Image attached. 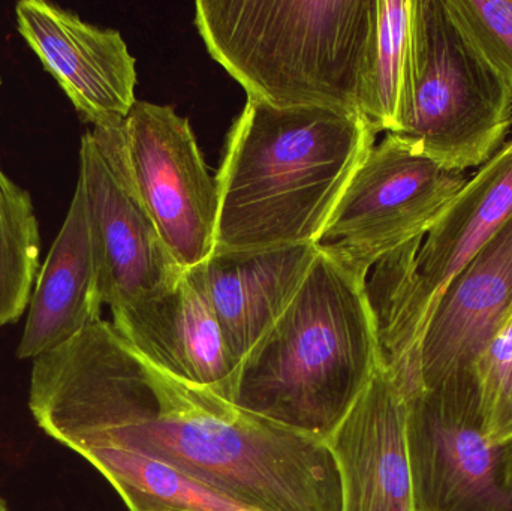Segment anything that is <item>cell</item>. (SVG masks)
Listing matches in <instances>:
<instances>
[{
    "mask_svg": "<svg viewBox=\"0 0 512 511\" xmlns=\"http://www.w3.org/2000/svg\"><path fill=\"white\" fill-rule=\"evenodd\" d=\"M366 284L319 248L286 311L240 363L234 404L327 440L382 365Z\"/></svg>",
    "mask_w": 512,
    "mask_h": 511,
    "instance_id": "obj_3",
    "label": "cell"
},
{
    "mask_svg": "<svg viewBox=\"0 0 512 511\" xmlns=\"http://www.w3.org/2000/svg\"><path fill=\"white\" fill-rule=\"evenodd\" d=\"M475 377L484 434L493 443L512 440V317L487 348Z\"/></svg>",
    "mask_w": 512,
    "mask_h": 511,
    "instance_id": "obj_20",
    "label": "cell"
},
{
    "mask_svg": "<svg viewBox=\"0 0 512 511\" xmlns=\"http://www.w3.org/2000/svg\"><path fill=\"white\" fill-rule=\"evenodd\" d=\"M84 459L116 489L129 511H255L144 456L93 452Z\"/></svg>",
    "mask_w": 512,
    "mask_h": 511,
    "instance_id": "obj_17",
    "label": "cell"
},
{
    "mask_svg": "<svg viewBox=\"0 0 512 511\" xmlns=\"http://www.w3.org/2000/svg\"><path fill=\"white\" fill-rule=\"evenodd\" d=\"M29 408L81 458L144 456L255 511H342L325 441L161 371L102 318L33 360Z\"/></svg>",
    "mask_w": 512,
    "mask_h": 511,
    "instance_id": "obj_1",
    "label": "cell"
},
{
    "mask_svg": "<svg viewBox=\"0 0 512 511\" xmlns=\"http://www.w3.org/2000/svg\"><path fill=\"white\" fill-rule=\"evenodd\" d=\"M512 215V140L469 177L429 233L373 266L367 296L382 365L405 398L421 390L420 345L451 282Z\"/></svg>",
    "mask_w": 512,
    "mask_h": 511,
    "instance_id": "obj_5",
    "label": "cell"
},
{
    "mask_svg": "<svg viewBox=\"0 0 512 511\" xmlns=\"http://www.w3.org/2000/svg\"><path fill=\"white\" fill-rule=\"evenodd\" d=\"M451 14L512 89V0H447Z\"/></svg>",
    "mask_w": 512,
    "mask_h": 511,
    "instance_id": "obj_21",
    "label": "cell"
},
{
    "mask_svg": "<svg viewBox=\"0 0 512 511\" xmlns=\"http://www.w3.org/2000/svg\"><path fill=\"white\" fill-rule=\"evenodd\" d=\"M412 0H378V23L361 87L360 113L378 134H397L408 69Z\"/></svg>",
    "mask_w": 512,
    "mask_h": 511,
    "instance_id": "obj_18",
    "label": "cell"
},
{
    "mask_svg": "<svg viewBox=\"0 0 512 511\" xmlns=\"http://www.w3.org/2000/svg\"><path fill=\"white\" fill-rule=\"evenodd\" d=\"M468 179L465 171L445 167L411 141L387 134L349 179L319 248L369 276L382 258L423 239Z\"/></svg>",
    "mask_w": 512,
    "mask_h": 511,
    "instance_id": "obj_7",
    "label": "cell"
},
{
    "mask_svg": "<svg viewBox=\"0 0 512 511\" xmlns=\"http://www.w3.org/2000/svg\"><path fill=\"white\" fill-rule=\"evenodd\" d=\"M0 86H2V78H0Z\"/></svg>",
    "mask_w": 512,
    "mask_h": 511,
    "instance_id": "obj_23",
    "label": "cell"
},
{
    "mask_svg": "<svg viewBox=\"0 0 512 511\" xmlns=\"http://www.w3.org/2000/svg\"><path fill=\"white\" fill-rule=\"evenodd\" d=\"M41 234L32 197L0 165V329L20 320L38 278Z\"/></svg>",
    "mask_w": 512,
    "mask_h": 511,
    "instance_id": "obj_19",
    "label": "cell"
},
{
    "mask_svg": "<svg viewBox=\"0 0 512 511\" xmlns=\"http://www.w3.org/2000/svg\"><path fill=\"white\" fill-rule=\"evenodd\" d=\"M414 511H512V440L484 434L477 377L406 398Z\"/></svg>",
    "mask_w": 512,
    "mask_h": 511,
    "instance_id": "obj_8",
    "label": "cell"
},
{
    "mask_svg": "<svg viewBox=\"0 0 512 511\" xmlns=\"http://www.w3.org/2000/svg\"><path fill=\"white\" fill-rule=\"evenodd\" d=\"M378 0H197L213 59L248 98L360 114Z\"/></svg>",
    "mask_w": 512,
    "mask_h": 511,
    "instance_id": "obj_4",
    "label": "cell"
},
{
    "mask_svg": "<svg viewBox=\"0 0 512 511\" xmlns=\"http://www.w3.org/2000/svg\"><path fill=\"white\" fill-rule=\"evenodd\" d=\"M512 89L457 23L447 0H412L397 134L454 170L483 167L507 143Z\"/></svg>",
    "mask_w": 512,
    "mask_h": 511,
    "instance_id": "obj_6",
    "label": "cell"
},
{
    "mask_svg": "<svg viewBox=\"0 0 512 511\" xmlns=\"http://www.w3.org/2000/svg\"><path fill=\"white\" fill-rule=\"evenodd\" d=\"M120 129L81 137L84 195L102 302L111 312L170 290L185 270L165 246L123 158Z\"/></svg>",
    "mask_w": 512,
    "mask_h": 511,
    "instance_id": "obj_10",
    "label": "cell"
},
{
    "mask_svg": "<svg viewBox=\"0 0 512 511\" xmlns=\"http://www.w3.org/2000/svg\"><path fill=\"white\" fill-rule=\"evenodd\" d=\"M325 443L339 471L342 511H414L406 398L384 365Z\"/></svg>",
    "mask_w": 512,
    "mask_h": 511,
    "instance_id": "obj_13",
    "label": "cell"
},
{
    "mask_svg": "<svg viewBox=\"0 0 512 511\" xmlns=\"http://www.w3.org/2000/svg\"><path fill=\"white\" fill-rule=\"evenodd\" d=\"M111 314L117 332L147 362L233 402L239 365L192 270L170 290Z\"/></svg>",
    "mask_w": 512,
    "mask_h": 511,
    "instance_id": "obj_14",
    "label": "cell"
},
{
    "mask_svg": "<svg viewBox=\"0 0 512 511\" xmlns=\"http://www.w3.org/2000/svg\"><path fill=\"white\" fill-rule=\"evenodd\" d=\"M18 33L93 129L123 125L138 101L137 60L119 30L45 0L15 5Z\"/></svg>",
    "mask_w": 512,
    "mask_h": 511,
    "instance_id": "obj_11",
    "label": "cell"
},
{
    "mask_svg": "<svg viewBox=\"0 0 512 511\" xmlns=\"http://www.w3.org/2000/svg\"><path fill=\"white\" fill-rule=\"evenodd\" d=\"M0 511H8V509H6L5 503H3L2 500H0Z\"/></svg>",
    "mask_w": 512,
    "mask_h": 511,
    "instance_id": "obj_22",
    "label": "cell"
},
{
    "mask_svg": "<svg viewBox=\"0 0 512 511\" xmlns=\"http://www.w3.org/2000/svg\"><path fill=\"white\" fill-rule=\"evenodd\" d=\"M102 306L86 203L77 183L65 222L39 269L18 359L35 360L65 344L101 320Z\"/></svg>",
    "mask_w": 512,
    "mask_h": 511,
    "instance_id": "obj_16",
    "label": "cell"
},
{
    "mask_svg": "<svg viewBox=\"0 0 512 511\" xmlns=\"http://www.w3.org/2000/svg\"><path fill=\"white\" fill-rule=\"evenodd\" d=\"M512 317V215L439 300L420 345L421 389L474 375Z\"/></svg>",
    "mask_w": 512,
    "mask_h": 511,
    "instance_id": "obj_12",
    "label": "cell"
},
{
    "mask_svg": "<svg viewBox=\"0 0 512 511\" xmlns=\"http://www.w3.org/2000/svg\"><path fill=\"white\" fill-rule=\"evenodd\" d=\"M375 137L360 114L248 98L216 173L215 252L318 245Z\"/></svg>",
    "mask_w": 512,
    "mask_h": 511,
    "instance_id": "obj_2",
    "label": "cell"
},
{
    "mask_svg": "<svg viewBox=\"0 0 512 511\" xmlns=\"http://www.w3.org/2000/svg\"><path fill=\"white\" fill-rule=\"evenodd\" d=\"M318 252L315 243L215 252L191 269L237 365L286 311Z\"/></svg>",
    "mask_w": 512,
    "mask_h": 511,
    "instance_id": "obj_15",
    "label": "cell"
},
{
    "mask_svg": "<svg viewBox=\"0 0 512 511\" xmlns=\"http://www.w3.org/2000/svg\"><path fill=\"white\" fill-rule=\"evenodd\" d=\"M132 182L183 270L216 249L219 189L192 131L170 105L137 101L120 129Z\"/></svg>",
    "mask_w": 512,
    "mask_h": 511,
    "instance_id": "obj_9",
    "label": "cell"
}]
</instances>
